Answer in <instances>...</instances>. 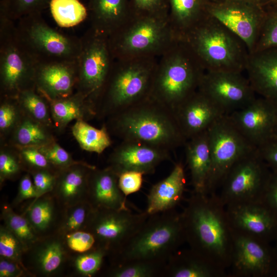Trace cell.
<instances>
[{
	"instance_id": "obj_59",
	"label": "cell",
	"mask_w": 277,
	"mask_h": 277,
	"mask_svg": "<svg viewBox=\"0 0 277 277\" xmlns=\"http://www.w3.org/2000/svg\"><path fill=\"white\" fill-rule=\"evenodd\" d=\"M274 134L277 135V122H276V126L275 128Z\"/></svg>"
},
{
	"instance_id": "obj_43",
	"label": "cell",
	"mask_w": 277,
	"mask_h": 277,
	"mask_svg": "<svg viewBox=\"0 0 277 277\" xmlns=\"http://www.w3.org/2000/svg\"><path fill=\"white\" fill-rule=\"evenodd\" d=\"M25 254L24 249L19 240L4 224L1 225L0 256L13 260L25 267L23 262Z\"/></svg>"
},
{
	"instance_id": "obj_58",
	"label": "cell",
	"mask_w": 277,
	"mask_h": 277,
	"mask_svg": "<svg viewBox=\"0 0 277 277\" xmlns=\"http://www.w3.org/2000/svg\"><path fill=\"white\" fill-rule=\"evenodd\" d=\"M272 277H277V268H276L275 271H274L273 274L272 275Z\"/></svg>"
},
{
	"instance_id": "obj_16",
	"label": "cell",
	"mask_w": 277,
	"mask_h": 277,
	"mask_svg": "<svg viewBox=\"0 0 277 277\" xmlns=\"http://www.w3.org/2000/svg\"><path fill=\"white\" fill-rule=\"evenodd\" d=\"M230 268L233 277H272L277 259L270 243L234 233Z\"/></svg>"
},
{
	"instance_id": "obj_45",
	"label": "cell",
	"mask_w": 277,
	"mask_h": 277,
	"mask_svg": "<svg viewBox=\"0 0 277 277\" xmlns=\"http://www.w3.org/2000/svg\"><path fill=\"white\" fill-rule=\"evenodd\" d=\"M0 106V131L1 134L13 131L22 116L21 109L15 98L3 97Z\"/></svg>"
},
{
	"instance_id": "obj_42",
	"label": "cell",
	"mask_w": 277,
	"mask_h": 277,
	"mask_svg": "<svg viewBox=\"0 0 277 277\" xmlns=\"http://www.w3.org/2000/svg\"><path fill=\"white\" fill-rule=\"evenodd\" d=\"M108 251L101 247L95 246L87 252L79 253L73 260V267L76 272L84 276H92L101 269Z\"/></svg>"
},
{
	"instance_id": "obj_48",
	"label": "cell",
	"mask_w": 277,
	"mask_h": 277,
	"mask_svg": "<svg viewBox=\"0 0 277 277\" xmlns=\"http://www.w3.org/2000/svg\"><path fill=\"white\" fill-rule=\"evenodd\" d=\"M19 155L7 149H2L0 153L1 183L12 179L19 174L22 168Z\"/></svg>"
},
{
	"instance_id": "obj_28",
	"label": "cell",
	"mask_w": 277,
	"mask_h": 277,
	"mask_svg": "<svg viewBox=\"0 0 277 277\" xmlns=\"http://www.w3.org/2000/svg\"><path fill=\"white\" fill-rule=\"evenodd\" d=\"M226 271L191 248L177 250L169 258L163 277H225Z\"/></svg>"
},
{
	"instance_id": "obj_19",
	"label": "cell",
	"mask_w": 277,
	"mask_h": 277,
	"mask_svg": "<svg viewBox=\"0 0 277 277\" xmlns=\"http://www.w3.org/2000/svg\"><path fill=\"white\" fill-rule=\"evenodd\" d=\"M235 234L270 243L277 235V217L261 203L226 207Z\"/></svg>"
},
{
	"instance_id": "obj_22",
	"label": "cell",
	"mask_w": 277,
	"mask_h": 277,
	"mask_svg": "<svg viewBox=\"0 0 277 277\" xmlns=\"http://www.w3.org/2000/svg\"><path fill=\"white\" fill-rule=\"evenodd\" d=\"M245 70L255 93L277 106V47L249 53Z\"/></svg>"
},
{
	"instance_id": "obj_6",
	"label": "cell",
	"mask_w": 277,
	"mask_h": 277,
	"mask_svg": "<svg viewBox=\"0 0 277 277\" xmlns=\"http://www.w3.org/2000/svg\"><path fill=\"white\" fill-rule=\"evenodd\" d=\"M184 40L189 45L206 71L242 73L245 70L249 54L246 45L209 14Z\"/></svg>"
},
{
	"instance_id": "obj_24",
	"label": "cell",
	"mask_w": 277,
	"mask_h": 277,
	"mask_svg": "<svg viewBox=\"0 0 277 277\" xmlns=\"http://www.w3.org/2000/svg\"><path fill=\"white\" fill-rule=\"evenodd\" d=\"M185 185L184 167L179 162L166 178L151 187L145 211L150 215L175 209L183 199Z\"/></svg>"
},
{
	"instance_id": "obj_47",
	"label": "cell",
	"mask_w": 277,
	"mask_h": 277,
	"mask_svg": "<svg viewBox=\"0 0 277 277\" xmlns=\"http://www.w3.org/2000/svg\"><path fill=\"white\" fill-rule=\"evenodd\" d=\"M68 250L82 253L95 246L94 236L87 230H78L62 235Z\"/></svg>"
},
{
	"instance_id": "obj_31",
	"label": "cell",
	"mask_w": 277,
	"mask_h": 277,
	"mask_svg": "<svg viewBox=\"0 0 277 277\" xmlns=\"http://www.w3.org/2000/svg\"><path fill=\"white\" fill-rule=\"evenodd\" d=\"M63 209L49 193L33 200L23 214L41 238L55 233Z\"/></svg>"
},
{
	"instance_id": "obj_20",
	"label": "cell",
	"mask_w": 277,
	"mask_h": 277,
	"mask_svg": "<svg viewBox=\"0 0 277 277\" xmlns=\"http://www.w3.org/2000/svg\"><path fill=\"white\" fill-rule=\"evenodd\" d=\"M173 112L186 141L207 131L216 121L227 114L198 90L185 100Z\"/></svg>"
},
{
	"instance_id": "obj_52",
	"label": "cell",
	"mask_w": 277,
	"mask_h": 277,
	"mask_svg": "<svg viewBox=\"0 0 277 277\" xmlns=\"http://www.w3.org/2000/svg\"><path fill=\"white\" fill-rule=\"evenodd\" d=\"M144 175L143 173L136 171H126L118 175V186L126 196L141 189Z\"/></svg>"
},
{
	"instance_id": "obj_60",
	"label": "cell",
	"mask_w": 277,
	"mask_h": 277,
	"mask_svg": "<svg viewBox=\"0 0 277 277\" xmlns=\"http://www.w3.org/2000/svg\"><path fill=\"white\" fill-rule=\"evenodd\" d=\"M277 3V0H273V3Z\"/></svg>"
},
{
	"instance_id": "obj_5",
	"label": "cell",
	"mask_w": 277,
	"mask_h": 277,
	"mask_svg": "<svg viewBox=\"0 0 277 277\" xmlns=\"http://www.w3.org/2000/svg\"><path fill=\"white\" fill-rule=\"evenodd\" d=\"M185 242L181 213L173 209L150 214L133 237L111 258L112 264L135 260L166 263Z\"/></svg>"
},
{
	"instance_id": "obj_27",
	"label": "cell",
	"mask_w": 277,
	"mask_h": 277,
	"mask_svg": "<svg viewBox=\"0 0 277 277\" xmlns=\"http://www.w3.org/2000/svg\"><path fill=\"white\" fill-rule=\"evenodd\" d=\"M67 250L61 235L54 233L40 238L28 250L32 269L43 276L56 274L67 260Z\"/></svg>"
},
{
	"instance_id": "obj_39",
	"label": "cell",
	"mask_w": 277,
	"mask_h": 277,
	"mask_svg": "<svg viewBox=\"0 0 277 277\" xmlns=\"http://www.w3.org/2000/svg\"><path fill=\"white\" fill-rule=\"evenodd\" d=\"M92 207L87 201L63 208L55 233L61 235L85 230Z\"/></svg>"
},
{
	"instance_id": "obj_11",
	"label": "cell",
	"mask_w": 277,
	"mask_h": 277,
	"mask_svg": "<svg viewBox=\"0 0 277 277\" xmlns=\"http://www.w3.org/2000/svg\"><path fill=\"white\" fill-rule=\"evenodd\" d=\"M76 92L95 106L114 61L108 37L90 28L81 37Z\"/></svg>"
},
{
	"instance_id": "obj_21",
	"label": "cell",
	"mask_w": 277,
	"mask_h": 277,
	"mask_svg": "<svg viewBox=\"0 0 277 277\" xmlns=\"http://www.w3.org/2000/svg\"><path fill=\"white\" fill-rule=\"evenodd\" d=\"M77 77V60L38 63L35 88L47 100L65 98L76 91Z\"/></svg>"
},
{
	"instance_id": "obj_56",
	"label": "cell",
	"mask_w": 277,
	"mask_h": 277,
	"mask_svg": "<svg viewBox=\"0 0 277 277\" xmlns=\"http://www.w3.org/2000/svg\"><path fill=\"white\" fill-rule=\"evenodd\" d=\"M211 2H222L226 1H240L250 4H255L263 7H266L267 6L272 4L273 0H208Z\"/></svg>"
},
{
	"instance_id": "obj_34",
	"label": "cell",
	"mask_w": 277,
	"mask_h": 277,
	"mask_svg": "<svg viewBox=\"0 0 277 277\" xmlns=\"http://www.w3.org/2000/svg\"><path fill=\"white\" fill-rule=\"evenodd\" d=\"M54 141L47 127L25 114L13 131V141L17 147H40Z\"/></svg>"
},
{
	"instance_id": "obj_13",
	"label": "cell",
	"mask_w": 277,
	"mask_h": 277,
	"mask_svg": "<svg viewBox=\"0 0 277 277\" xmlns=\"http://www.w3.org/2000/svg\"><path fill=\"white\" fill-rule=\"evenodd\" d=\"M149 214L130 209L93 208L85 230L95 240V246L114 256L140 229Z\"/></svg>"
},
{
	"instance_id": "obj_8",
	"label": "cell",
	"mask_w": 277,
	"mask_h": 277,
	"mask_svg": "<svg viewBox=\"0 0 277 277\" xmlns=\"http://www.w3.org/2000/svg\"><path fill=\"white\" fill-rule=\"evenodd\" d=\"M38 62L20 39L15 22L0 16V83L3 97L16 98L34 88Z\"/></svg>"
},
{
	"instance_id": "obj_44",
	"label": "cell",
	"mask_w": 277,
	"mask_h": 277,
	"mask_svg": "<svg viewBox=\"0 0 277 277\" xmlns=\"http://www.w3.org/2000/svg\"><path fill=\"white\" fill-rule=\"evenodd\" d=\"M134 15L169 19L168 0H129Z\"/></svg>"
},
{
	"instance_id": "obj_32",
	"label": "cell",
	"mask_w": 277,
	"mask_h": 277,
	"mask_svg": "<svg viewBox=\"0 0 277 277\" xmlns=\"http://www.w3.org/2000/svg\"><path fill=\"white\" fill-rule=\"evenodd\" d=\"M47 100L53 122L59 129L64 128L72 121H85L96 114L94 105L76 92L67 97Z\"/></svg>"
},
{
	"instance_id": "obj_9",
	"label": "cell",
	"mask_w": 277,
	"mask_h": 277,
	"mask_svg": "<svg viewBox=\"0 0 277 277\" xmlns=\"http://www.w3.org/2000/svg\"><path fill=\"white\" fill-rule=\"evenodd\" d=\"M15 24L20 39L38 63L77 60L81 38L62 33L52 28L42 13L24 16Z\"/></svg>"
},
{
	"instance_id": "obj_10",
	"label": "cell",
	"mask_w": 277,
	"mask_h": 277,
	"mask_svg": "<svg viewBox=\"0 0 277 277\" xmlns=\"http://www.w3.org/2000/svg\"><path fill=\"white\" fill-rule=\"evenodd\" d=\"M211 167L206 194L217 193L231 167L242 157L256 148L234 126L228 114L208 129Z\"/></svg>"
},
{
	"instance_id": "obj_33",
	"label": "cell",
	"mask_w": 277,
	"mask_h": 277,
	"mask_svg": "<svg viewBox=\"0 0 277 277\" xmlns=\"http://www.w3.org/2000/svg\"><path fill=\"white\" fill-rule=\"evenodd\" d=\"M71 131L80 147L88 152L101 154L112 143L106 125L98 129L85 120H78L73 125Z\"/></svg>"
},
{
	"instance_id": "obj_12",
	"label": "cell",
	"mask_w": 277,
	"mask_h": 277,
	"mask_svg": "<svg viewBox=\"0 0 277 277\" xmlns=\"http://www.w3.org/2000/svg\"><path fill=\"white\" fill-rule=\"evenodd\" d=\"M271 170L257 149L248 153L231 167L217 193L225 207L260 203Z\"/></svg>"
},
{
	"instance_id": "obj_29",
	"label": "cell",
	"mask_w": 277,
	"mask_h": 277,
	"mask_svg": "<svg viewBox=\"0 0 277 277\" xmlns=\"http://www.w3.org/2000/svg\"><path fill=\"white\" fill-rule=\"evenodd\" d=\"M184 146L192 192L205 194L211 167L208 131L187 140Z\"/></svg>"
},
{
	"instance_id": "obj_30",
	"label": "cell",
	"mask_w": 277,
	"mask_h": 277,
	"mask_svg": "<svg viewBox=\"0 0 277 277\" xmlns=\"http://www.w3.org/2000/svg\"><path fill=\"white\" fill-rule=\"evenodd\" d=\"M169 21L178 39L186 36L207 16L208 0H168Z\"/></svg>"
},
{
	"instance_id": "obj_57",
	"label": "cell",
	"mask_w": 277,
	"mask_h": 277,
	"mask_svg": "<svg viewBox=\"0 0 277 277\" xmlns=\"http://www.w3.org/2000/svg\"><path fill=\"white\" fill-rule=\"evenodd\" d=\"M274 242L275 244H274V246H273V249H274V252H275V254L277 259V235Z\"/></svg>"
},
{
	"instance_id": "obj_41",
	"label": "cell",
	"mask_w": 277,
	"mask_h": 277,
	"mask_svg": "<svg viewBox=\"0 0 277 277\" xmlns=\"http://www.w3.org/2000/svg\"><path fill=\"white\" fill-rule=\"evenodd\" d=\"M265 9L260 35L251 53L277 47V3L267 6Z\"/></svg>"
},
{
	"instance_id": "obj_35",
	"label": "cell",
	"mask_w": 277,
	"mask_h": 277,
	"mask_svg": "<svg viewBox=\"0 0 277 277\" xmlns=\"http://www.w3.org/2000/svg\"><path fill=\"white\" fill-rule=\"evenodd\" d=\"M15 98L24 114L47 127L52 126L49 102L36 88L22 91Z\"/></svg>"
},
{
	"instance_id": "obj_15",
	"label": "cell",
	"mask_w": 277,
	"mask_h": 277,
	"mask_svg": "<svg viewBox=\"0 0 277 277\" xmlns=\"http://www.w3.org/2000/svg\"><path fill=\"white\" fill-rule=\"evenodd\" d=\"M198 90L227 114L244 108L256 98L248 79L241 72L206 71Z\"/></svg>"
},
{
	"instance_id": "obj_25",
	"label": "cell",
	"mask_w": 277,
	"mask_h": 277,
	"mask_svg": "<svg viewBox=\"0 0 277 277\" xmlns=\"http://www.w3.org/2000/svg\"><path fill=\"white\" fill-rule=\"evenodd\" d=\"M95 168L85 163L57 170L56 183L51 193L62 208L87 201L89 176Z\"/></svg>"
},
{
	"instance_id": "obj_4",
	"label": "cell",
	"mask_w": 277,
	"mask_h": 277,
	"mask_svg": "<svg viewBox=\"0 0 277 277\" xmlns=\"http://www.w3.org/2000/svg\"><path fill=\"white\" fill-rule=\"evenodd\" d=\"M156 57L114 60L95 105L110 117L149 97Z\"/></svg>"
},
{
	"instance_id": "obj_3",
	"label": "cell",
	"mask_w": 277,
	"mask_h": 277,
	"mask_svg": "<svg viewBox=\"0 0 277 277\" xmlns=\"http://www.w3.org/2000/svg\"><path fill=\"white\" fill-rule=\"evenodd\" d=\"M205 71L187 42L177 39L157 61L149 97L174 112L198 90Z\"/></svg>"
},
{
	"instance_id": "obj_54",
	"label": "cell",
	"mask_w": 277,
	"mask_h": 277,
	"mask_svg": "<svg viewBox=\"0 0 277 277\" xmlns=\"http://www.w3.org/2000/svg\"><path fill=\"white\" fill-rule=\"evenodd\" d=\"M28 274L30 273L26 267L0 256V277H20Z\"/></svg>"
},
{
	"instance_id": "obj_51",
	"label": "cell",
	"mask_w": 277,
	"mask_h": 277,
	"mask_svg": "<svg viewBox=\"0 0 277 277\" xmlns=\"http://www.w3.org/2000/svg\"><path fill=\"white\" fill-rule=\"evenodd\" d=\"M260 203L277 217V170H271Z\"/></svg>"
},
{
	"instance_id": "obj_1",
	"label": "cell",
	"mask_w": 277,
	"mask_h": 277,
	"mask_svg": "<svg viewBox=\"0 0 277 277\" xmlns=\"http://www.w3.org/2000/svg\"><path fill=\"white\" fill-rule=\"evenodd\" d=\"M181 215L189 248L226 271L231 265L234 232L217 193L192 191Z\"/></svg>"
},
{
	"instance_id": "obj_40",
	"label": "cell",
	"mask_w": 277,
	"mask_h": 277,
	"mask_svg": "<svg viewBox=\"0 0 277 277\" xmlns=\"http://www.w3.org/2000/svg\"><path fill=\"white\" fill-rule=\"evenodd\" d=\"M51 0H1L0 16L14 22L35 13H42L49 7Z\"/></svg>"
},
{
	"instance_id": "obj_2",
	"label": "cell",
	"mask_w": 277,
	"mask_h": 277,
	"mask_svg": "<svg viewBox=\"0 0 277 277\" xmlns=\"http://www.w3.org/2000/svg\"><path fill=\"white\" fill-rule=\"evenodd\" d=\"M108 131L122 141H135L169 151L186 141L174 112L150 97L109 117Z\"/></svg>"
},
{
	"instance_id": "obj_23",
	"label": "cell",
	"mask_w": 277,
	"mask_h": 277,
	"mask_svg": "<svg viewBox=\"0 0 277 277\" xmlns=\"http://www.w3.org/2000/svg\"><path fill=\"white\" fill-rule=\"evenodd\" d=\"M118 175L109 166L96 167L90 173L87 201L93 208L126 209V196L121 190Z\"/></svg>"
},
{
	"instance_id": "obj_17",
	"label": "cell",
	"mask_w": 277,
	"mask_h": 277,
	"mask_svg": "<svg viewBox=\"0 0 277 277\" xmlns=\"http://www.w3.org/2000/svg\"><path fill=\"white\" fill-rule=\"evenodd\" d=\"M228 115L239 131L256 147L274 134L277 106L262 97Z\"/></svg>"
},
{
	"instance_id": "obj_38",
	"label": "cell",
	"mask_w": 277,
	"mask_h": 277,
	"mask_svg": "<svg viewBox=\"0 0 277 277\" xmlns=\"http://www.w3.org/2000/svg\"><path fill=\"white\" fill-rule=\"evenodd\" d=\"M1 216L4 224L22 243L25 253L40 239L26 216L17 214L10 206L2 208Z\"/></svg>"
},
{
	"instance_id": "obj_50",
	"label": "cell",
	"mask_w": 277,
	"mask_h": 277,
	"mask_svg": "<svg viewBox=\"0 0 277 277\" xmlns=\"http://www.w3.org/2000/svg\"><path fill=\"white\" fill-rule=\"evenodd\" d=\"M22 163L32 169L55 168L40 151L39 147L34 146L17 147ZM57 170V169H56Z\"/></svg>"
},
{
	"instance_id": "obj_55",
	"label": "cell",
	"mask_w": 277,
	"mask_h": 277,
	"mask_svg": "<svg viewBox=\"0 0 277 277\" xmlns=\"http://www.w3.org/2000/svg\"><path fill=\"white\" fill-rule=\"evenodd\" d=\"M36 197V192L29 174L24 175L19 183L18 192L13 202L17 205L23 201Z\"/></svg>"
},
{
	"instance_id": "obj_37",
	"label": "cell",
	"mask_w": 277,
	"mask_h": 277,
	"mask_svg": "<svg viewBox=\"0 0 277 277\" xmlns=\"http://www.w3.org/2000/svg\"><path fill=\"white\" fill-rule=\"evenodd\" d=\"M49 7L56 23L63 28L77 25L88 14V10L78 0H51Z\"/></svg>"
},
{
	"instance_id": "obj_46",
	"label": "cell",
	"mask_w": 277,
	"mask_h": 277,
	"mask_svg": "<svg viewBox=\"0 0 277 277\" xmlns=\"http://www.w3.org/2000/svg\"><path fill=\"white\" fill-rule=\"evenodd\" d=\"M39 149L57 170L85 163L74 160L71 155L55 141L39 147Z\"/></svg>"
},
{
	"instance_id": "obj_53",
	"label": "cell",
	"mask_w": 277,
	"mask_h": 277,
	"mask_svg": "<svg viewBox=\"0 0 277 277\" xmlns=\"http://www.w3.org/2000/svg\"><path fill=\"white\" fill-rule=\"evenodd\" d=\"M256 149L270 169L277 170V135L274 134Z\"/></svg>"
},
{
	"instance_id": "obj_14",
	"label": "cell",
	"mask_w": 277,
	"mask_h": 277,
	"mask_svg": "<svg viewBox=\"0 0 277 277\" xmlns=\"http://www.w3.org/2000/svg\"><path fill=\"white\" fill-rule=\"evenodd\" d=\"M207 12L239 37L249 53L253 51L265 17L264 7L240 1H208Z\"/></svg>"
},
{
	"instance_id": "obj_7",
	"label": "cell",
	"mask_w": 277,
	"mask_h": 277,
	"mask_svg": "<svg viewBox=\"0 0 277 277\" xmlns=\"http://www.w3.org/2000/svg\"><path fill=\"white\" fill-rule=\"evenodd\" d=\"M114 60L160 57L177 39L169 19L134 15L108 37Z\"/></svg>"
},
{
	"instance_id": "obj_26",
	"label": "cell",
	"mask_w": 277,
	"mask_h": 277,
	"mask_svg": "<svg viewBox=\"0 0 277 277\" xmlns=\"http://www.w3.org/2000/svg\"><path fill=\"white\" fill-rule=\"evenodd\" d=\"M91 27L107 37L133 15L129 0H88Z\"/></svg>"
},
{
	"instance_id": "obj_49",
	"label": "cell",
	"mask_w": 277,
	"mask_h": 277,
	"mask_svg": "<svg viewBox=\"0 0 277 277\" xmlns=\"http://www.w3.org/2000/svg\"><path fill=\"white\" fill-rule=\"evenodd\" d=\"M57 171H54L53 169H48L30 170L36 192V197L35 199L53 191L56 183Z\"/></svg>"
},
{
	"instance_id": "obj_36",
	"label": "cell",
	"mask_w": 277,
	"mask_h": 277,
	"mask_svg": "<svg viewBox=\"0 0 277 277\" xmlns=\"http://www.w3.org/2000/svg\"><path fill=\"white\" fill-rule=\"evenodd\" d=\"M166 263L135 260L112 264L107 275L110 277H163Z\"/></svg>"
},
{
	"instance_id": "obj_18",
	"label": "cell",
	"mask_w": 277,
	"mask_h": 277,
	"mask_svg": "<svg viewBox=\"0 0 277 277\" xmlns=\"http://www.w3.org/2000/svg\"><path fill=\"white\" fill-rule=\"evenodd\" d=\"M170 159L168 150L138 141L124 140L110 154L108 166L118 176L126 171L151 174L159 164Z\"/></svg>"
}]
</instances>
